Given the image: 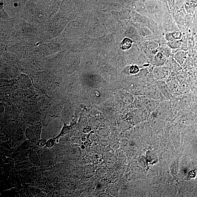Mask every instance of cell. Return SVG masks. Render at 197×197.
Returning <instances> with one entry per match:
<instances>
[{"mask_svg": "<svg viewBox=\"0 0 197 197\" xmlns=\"http://www.w3.org/2000/svg\"><path fill=\"white\" fill-rule=\"evenodd\" d=\"M45 145V140H39L38 142V145L40 147H42Z\"/></svg>", "mask_w": 197, "mask_h": 197, "instance_id": "6", "label": "cell"}, {"mask_svg": "<svg viewBox=\"0 0 197 197\" xmlns=\"http://www.w3.org/2000/svg\"><path fill=\"white\" fill-rule=\"evenodd\" d=\"M167 75V73L165 71L158 70L154 72V76L155 79L161 80L164 79Z\"/></svg>", "mask_w": 197, "mask_h": 197, "instance_id": "3", "label": "cell"}, {"mask_svg": "<svg viewBox=\"0 0 197 197\" xmlns=\"http://www.w3.org/2000/svg\"><path fill=\"white\" fill-rule=\"evenodd\" d=\"M133 42L131 39L129 38H125L121 42L120 47L123 50H127L131 47Z\"/></svg>", "mask_w": 197, "mask_h": 197, "instance_id": "2", "label": "cell"}, {"mask_svg": "<svg viewBox=\"0 0 197 197\" xmlns=\"http://www.w3.org/2000/svg\"><path fill=\"white\" fill-rule=\"evenodd\" d=\"M139 69L138 68V67L136 66H132L131 68H130V72L132 74H135L136 73H137L139 72Z\"/></svg>", "mask_w": 197, "mask_h": 197, "instance_id": "4", "label": "cell"}, {"mask_svg": "<svg viewBox=\"0 0 197 197\" xmlns=\"http://www.w3.org/2000/svg\"><path fill=\"white\" fill-rule=\"evenodd\" d=\"M165 61V58L163 54L159 53L155 55L154 59V64L157 66H161Z\"/></svg>", "mask_w": 197, "mask_h": 197, "instance_id": "1", "label": "cell"}, {"mask_svg": "<svg viewBox=\"0 0 197 197\" xmlns=\"http://www.w3.org/2000/svg\"><path fill=\"white\" fill-rule=\"evenodd\" d=\"M54 144L53 140H49L47 142V146L48 147H51L53 146Z\"/></svg>", "mask_w": 197, "mask_h": 197, "instance_id": "5", "label": "cell"}]
</instances>
